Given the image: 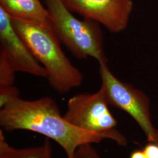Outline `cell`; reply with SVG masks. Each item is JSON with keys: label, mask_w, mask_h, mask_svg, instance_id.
<instances>
[{"label": "cell", "mask_w": 158, "mask_h": 158, "mask_svg": "<svg viewBox=\"0 0 158 158\" xmlns=\"http://www.w3.org/2000/svg\"><path fill=\"white\" fill-rule=\"evenodd\" d=\"M102 87L109 105L128 113L147 136L149 142L158 145V129L153 124L148 97L132 85L117 79L107 63H99Z\"/></svg>", "instance_id": "cell-4"}, {"label": "cell", "mask_w": 158, "mask_h": 158, "mask_svg": "<svg viewBox=\"0 0 158 158\" xmlns=\"http://www.w3.org/2000/svg\"><path fill=\"white\" fill-rule=\"evenodd\" d=\"M47 158H52V149H51V150L49 151V153H48Z\"/></svg>", "instance_id": "cell-15"}, {"label": "cell", "mask_w": 158, "mask_h": 158, "mask_svg": "<svg viewBox=\"0 0 158 158\" xmlns=\"http://www.w3.org/2000/svg\"><path fill=\"white\" fill-rule=\"evenodd\" d=\"M0 49L16 72L46 78L45 68L34 56L28 46L14 28L11 19L0 7Z\"/></svg>", "instance_id": "cell-7"}, {"label": "cell", "mask_w": 158, "mask_h": 158, "mask_svg": "<svg viewBox=\"0 0 158 158\" xmlns=\"http://www.w3.org/2000/svg\"><path fill=\"white\" fill-rule=\"evenodd\" d=\"M11 19L17 33L45 68L52 89L58 93L66 94L82 84L83 74L63 52L53 28Z\"/></svg>", "instance_id": "cell-2"}, {"label": "cell", "mask_w": 158, "mask_h": 158, "mask_svg": "<svg viewBox=\"0 0 158 158\" xmlns=\"http://www.w3.org/2000/svg\"><path fill=\"white\" fill-rule=\"evenodd\" d=\"M19 90L14 85H0V108L19 97Z\"/></svg>", "instance_id": "cell-11"}, {"label": "cell", "mask_w": 158, "mask_h": 158, "mask_svg": "<svg viewBox=\"0 0 158 158\" xmlns=\"http://www.w3.org/2000/svg\"><path fill=\"white\" fill-rule=\"evenodd\" d=\"M53 29L59 40L79 59L89 57L107 63L98 23L74 16L63 0H45Z\"/></svg>", "instance_id": "cell-3"}, {"label": "cell", "mask_w": 158, "mask_h": 158, "mask_svg": "<svg viewBox=\"0 0 158 158\" xmlns=\"http://www.w3.org/2000/svg\"><path fill=\"white\" fill-rule=\"evenodd\" d=\"M51 149L48 138L41 146L15 148L6 141L3 131L0 130V158H47Z\"/></svg>", "instance_id": "cell-9"}, {"label": "cell", "mask_w": 158, "mask_h": 158, "mask_svg": "<svg viewBox=\"0 0 158 158\" xmlns=\"http://www.w3.org/2000/svg\"><path fill=\"white\" fill-rule=\"evenodd\" d=\"M70 11L102 23L119 33L127 28L133 10L132 0H63Z\"/></svg>", "instance_id": "cell-6"}, {"label": "cell", "mask_w": 158, "mask_h": 158, "mask_svg": "<svg viewBox=\"0 0 158 158\" xmlns=\"http://www.w3.org/2000/svg\"><path fill=\"white\" fill-rule=\"evenodd\" d=\"M0 7L11 19L53 28L48 11L39 0H0Z\"/></svg>", "instance_id": "cell-8"}, {"label": "cell", "mask_w": 158, "mask_h": 158, "mask_svg": "<svg viewBox=\"0 0 158 158\" xmlns=\"http://www.w3.org/2000/svg\"><path fill=\"white\" fill-rule=\"evenodd\" d=\"M130 158H147L143 151L136 150L131 154Z\"/></svg>", "instance_id": "cell-14"}, {"label": "cell", "mask_w": 158, "mask_h": 158, "mask_svg": "<svg viewBox=\"0 0 158 158\" xmlns=\"http://www.w3.org/2000/svg\"><path fill=\"white\" fill-rule=\"evenodd\" d=\"M0 125L6 131L27 130L45 136L62 148L68 158H74L78 148L110 139L121 146L127 139L119 132L98 134L81 130L71 124L61 114L56 102L50 97L35 100L18 97L0 110Z\"/></svg>", "instance_id": "cell-1"}, {"label": "cell", "mask_w": 158, "mask_h": 158, "mask_svg": "<svg viewBox=\"0 0 158 158\" xmlns=\"http://www.w3.org/2000/svg\"><path fill=\"white\" fill-rule=\"evenodd\" d=\"M103 89L94 93H83L72 97L67 104L64 118L85 131L98 134H116L117 121L109 110Z\"/></svg>", "instance_id": "cell-5"}, {"label": "cell", "mask_w": 158, "mask_h": 158, "mask_svg": "<svg viewBox=\"0 0 158 158\" xmlns=\"http://www.w3.org/2000/svg\"><path fill=\"white\" fill-rule=\"evenodd\" d=\"M74 158H102L92 143H87L78 148Z\"/></svg>", "instance_id": "cell-12"}, {"label": "cell", "mask_w": 158, "mask_h": 158, "mask_svg": "<svg viewBox=\"0 0 158 158\" xmlns=\"http://www.w3.org/2000/svg\"><path fill=\"white\" fill-rule=\"evenodd\" d=\"M143 151L147 158H158V145L156 143L149 142Z\"/></svg>", "instance_id": "cell-13"}, {"label": "cell", "mask_w": 158, "mask_h": 158, "mask_svg": "<svg viewBox=\"0 0 158 158\" xmlns=\"http://www.w3.org/2000/svg\"><path fill=\"white\" fill-rule=\"evenodd\" d=\"M15 72L6 53L0 49V85H14Z\"/></svg>", "instance_id": "cell-10"}]
</instances>
